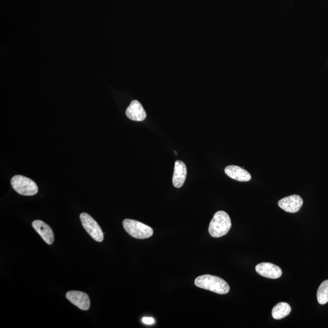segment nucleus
<instances>
[{"instance_id":"10","label":"nucleus","mask_w":328,"mask_h":328,"mask_svg":"<svg viewBox=\"0 0 328 328\" xmlns=\"http://www.w3.org/2000/svg\"><path fill=\"white\" fill-rule=\"evenodd\" d=\"M126 115L129 119L141 122L146 119L147 114L143 105L138 100H133L126 110Z\"/></svg>"},{"instance_id":"2","label":"nucleus","mask_w":328,"mask_h":328,"mask_svg":"<svg viewBox=\"0 0 328 328\" xmlns=\"http://www.w3.org/2000/svg\"><path fill=\"white\" fill-rule=\"evenodd\" d=\"M232 227L231 220L226 212L218 211L212 218L209 227L210 235L214 238L226 235Z\"/></svg>"},{"instance_id":"6","label":"nucleus","mask_w":328,"mask_h":328,"mask_svg":"<svg viewBox=\"0 0 328 328\" xmlns=\"http://www.w3.org/2000/svg\"><path fill=\"white\" fill-rule=\"evenodd\" d=\"M66 297L71 303L75 304L83 311H88L90 308V300L88 294L81 291H72L68 292Z\"/></svg>"},{"instance_id":"3","label":"nucleus","mask_w":328,"mask_h":328,"mask_svg":"<svg viewBox=\"0 0 328 328\" xmlns=\"http://www.w3.org/2000/svg\"><path fill=\"white\" fill-rule=\"evenodd\" d=\"M123 228L132 237L137 239H147L153 234L152 227L146 225L140 221L126 219L123 221Z\"/></svg>"},{"instance_id":"11","label":"nucleus","mask_w":328,"mask_h":328,"mask_svg":"<svg viewBox=\"0 0 328 328\" xmlns=\"http://www.w3.org/2000/svg\"><path fill=\"white\" fill-rule=\"evenodd\" d=\"M187 170L184 162L176 161L174 164L173 184L176 188H181L184 185Z\"/></svg>"},{"instance_id":"9","label":"nucleus","mask_w":328,"mask_h":328,"mask_svg":"<svg viewBox=\"0 0 328 328\" xmlns=\"http://www.w3.org/2000/svg\"><path fill=\"white\" fill-rule=\"evenodd\" d=\"M32 225L46 243L51 245L54 243V233L48 224L41 220H35L32 222Z\"/></svg>"},{"instance_id":"13","label":"nucleus","mask_w":328,"mask_h":328,"mask_svg":"<svg viewBox=\"0 0 328 328\" xmlns=\"http://www.w3.org/2000/svg\"><path fill=\"white\" fill-rule=\"evenodd\" d=\"M291 307L287 303L281 302L276 304L272 311V315L274 319L280 320L290 314Z\"/></svg>"},{"instance_id":"15","label":"nucleus","mask_w":328,"mask_h":328,"mask_svg":"<svg viewBox=\"0 0 328 328\" xmlns=\"http://www.w3.org/2000/svg\"><path fill=\"white\" fill-rule=\"evenodd\" d=\"M143 322L146 324H153L155 323V319L152 317H144Z\"/></svg>"},{"instance_id":"7","label":"nucleus","mask_w":328,"mask_h":328,"mask_svg":"<svg viewBox=\"0 0 328 328\" xmlns=\"http://www.w3.org/2000/svg\"><path fill=\"white\" fill-rule=\"evenodd\" d=\"M303 203V201L300 196L294 194L280 200L278 205L286 212L294 214L300 211Z\"/></svg>"},{"instance_id":"14","label":"nucleus","mask_w":328,"mask_h":328,"mask_svg":"<svg viewBox=\"0 0 328 328\" xmlns=\"http://www.w3.org/2000/svg\"><path fill=\"white\" fill-rule=\"evenodd\" d=\"M317 297L318 303L322 305L328 302V280L324 281L319 286Z\"/></svg>"},{"instance_id":"5","label":"nucleus","mask_w":328,"mask_h":328,"mask_svg":"<svg viewBox=\"0 0 328 328\" xmlns=\"http://www.w3.org/2000/svg\"><path fill=\"white\" fill-rule=\"evenodd\" d=\"M83 227L92 238L97 242L103 240V233L98 223L87 213L80 215Z\"/></svg>"},{"instance_id":"8","label":"nucleus","mask_w":328,"mask_h":328,"mask_svg":"<svg viewBox=\"0 0 328 328\" xmlns=\"http://www.w3.org/2000/svg\"><path fill=\"white\" fill-rule=\"evenodd\" d=\"M257 273L268 279H277L282 276V271L277 266L271 263H261L255 267Z\"/></svg>"},{"instance_id":"12","label":"nucleus","mask_w":328,"mask_h":328,"mask_svg":"<svg viewBox=\"0 0 328 328\" xmlns=\"http://www.w3.org/2000/svg\"><path fill=\"white\" fill-rule=\"evenodd\" d=\"M224 171L230 178L239 182L249 181L252 178L250 174L247 171L236 165H229L226 167Z\"/></svg>"},{"instance_id":"1","label":"nucleus","mask_w":328,"mask_h":328,"mask_svg":"<svg viewBox=\"0 0 328 328\" xmlns=\"http://www.w3.org/2000/svg\"><path fill=\"white\" fill-rule=\"evenodd\" d=\"M194 284L197 287L218 294H226L230 291V286L226 281L211 275H204L197 277L194 280Z\"/></svg>"},{"instance_id":"4","label":"nucleus","mask_w":328,"mask_h":328,"mask_svg":"<svg viewBox=\"0 0 328 328\" xmlns=\"http://www.w3.org/2000/svg\"><path fill=\"white\" fill-rule=\"evenodd\" d=\"M11 185L14 190L23 196H33L38 193L36 183L27 177L16 175L11 179Z\"/></svg>"}]
</instances>
